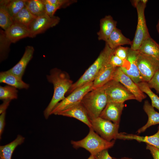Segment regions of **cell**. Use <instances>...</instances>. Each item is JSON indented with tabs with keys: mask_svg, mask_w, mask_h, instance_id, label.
<instances>
[{
	"mask_svg": "<svg viewBox=\"0 0 159 159\" xmlns=\"http://www.w3.org/2000/svg\"><path fill=\"white\" fill-rule=\"evenodd\" d=\"M87 159H97L95 155H90Z\"/></svg>",
	"mask_w": 159,
	"mask_h": 159,
	"instance_id": "42",
	"label": "cell"
},
{
	"mask_svg": "<svg viewBox=\"0 0 159 159\" xmlns=\"http://www.w3.org/2000/svg\"><path fill=\"white\" fill-rule=\"evenodd\" d=\"M139 54L138 51L129 50L127 59L123 66L120 67L122 72L129 77L136 84L143 82L138 68L137 59Z\"/></svg>",
	"mask_w": 159,
	"mask_h": 159,
	"instance_id": "11",
	"label": "cell"
},
{
	"mask_svg": "<svg viewBox=\"0 0 159 159\" xmlns=\"http://www.w3.org/2000/svg\"><path fill=\"white\" fill-rule=\"evenodd\" d=\"M156 28L158 32V33L159 35V19L158 20L157 23L156 25Z\"/></svg>",
	"mask_w": 159,
	"mask_h": 159,
	"instance_id": "41",
	"label": "cell"
},
{
	"mask_svg": "<svg viewBox=\"0 0 159 159\" xmlns=\"http://www.w3.org/2000/svg\"><path fill=\"white\" fill-rule=\"evenodd\" d=\"M6 111L1 113L0 116V137H1L4 130L5 125V117Z\"/></svg>",
	"mask_w": 159,
	"mask_h": 159,
	"instance_id": "39",
	"label": "cell"
},
{
	"mask_svg": "<svg viewBox=\"0 0 159 159\" xmlns=\"http://www.w3.org/2000/svg\"><path fill=\"white\" fill-rule=\"evenodd\" d=\"M25 138L18 135L16 138L9 143L0 146V159H11L12 154L19 145L24 143Z\"/></svg>",
	"mask_w": 159,
	"mask_h": 159,
	"instance_id": "24",
	"label": "cell"
},
{
	"mask_svg": "<svg viewBox=\"0 0 159 159\" xmlns=\"http://www.w3.org/2000/svg\"><path fill=\"white\" fill-rule=\"evenodd\" d=\"M93 89V82L76 89L57 104L51 112L50 115H57L59 112L80 103L85 95Z\"/></svg>",
	"mask_w": 159,
	"mask_h": 159,
	"instance_id": "6",
	"label": "cell"
},
{
	"mask_svg": "<svg viewBox=\"0 0 159 159\" xmlns=\"http://www.w3.org/2000/svg\"><path fill=\"white\" fill-rule=\"evenodd\" d=\"M26 0H4L6 7L13 19L25 6Z\"/></svg>",
	"mask_w": 159,
	"mask_h": 159,
	"instance_id": "28",
	"label": "cell"
},
{
	"mask_svg": "<svg viewBox=\"0 0 159 159\" xmlns=\"http://www.w3.org/2000/svg\"><path fill=\"white\" fill-rule=\"evenodd\" d=\"M45 6L46 14L51 17L54 16V14L58 9L61 8L56 5L49 4L43 0Z\"/></svg>",
	"mask_w": 159,
	"mask_h": 159,
	"instance_id": "34",
	"label": "cell"
},
{
	"mask_svg": "<svg viewBox=\"0 0 159 159\" xmlns=\"http://www.w3.org/2000/svg\"><path fill=\"white\" fill-rule=\"evenodd\" d=\"M107 102L124 103L126 101L135 100V96L120 82L112 80L103 86Z\"/></svg>",
	"mask_w": 159,
	"mask_h": 159,
	"instance_id": "7",
	"label": "cell"
},
{
	"mask_svg": "<svg viewBox=\"0 0 159 159\" xmlns=\"http://www.w3.org/2000/svg\"><path fill=\"white\" fill-rule=\"evenodd\" d=\"M11 100H3V102L0 105V113L1 114L3 112L6 111V110L8 107L9 103Z\"/></svg>",
	"mask_w": 159,
	"mask_h": 159,
	"instance_id": "40",
	"label": "cell"
},
{
	"mask_svg": "<svg viewBox=\"0 0 159 159\" xmlns=\"http://www.w3.org/2000/svg\"><path fill=\"white\" fill-rule=\"evenodd\" d=\"M45 1L49 4L58 5L61 8L65 7L75 1V0H45Z\"/></svg>",
	"mask_w": 159,
	"mask_h": 159,
	"instance_id": "36",
	"label": "cell"
},
{
	"mask_svg": "<svg viewBox=\"0 0 159 159\" xmlns=\"http://www.w3.org/2000/svg\"><path fill=\"white\" fill-rule=\"evenodd\" d=\"M18 90L16 88L10 86L0 87V99L1 100H12L18 97Z\"/></svg>",
	"mask_w": 159,
	"mask_h": 159,
	"instance_id": "31",
	"label": "cell"
},
{
	"mask_svg": "<svg viewBox=\"0 0 159 159\" xmlns=\"http://www.w3.org/2000/svg\"><path fill=\"white\" fill-rule=\"evenodd\" d=\"M146 149L150 151L153 159H159V149L148 144H146Z\"/></svg>",
	"mask_w": 159,
	"mask_h": 159,
	"instance_id": "37",
	"label": "cell"
},
{
	"mask_svg": "<svg viewBox=\"0 0 159 159\" xmlns=\"http://www.w3.org/2000/svg\"><path fill=\"white\" fill-rule=\"evenodd\" d=\"M117 67L112 66L109 63L105 66L93 82V89L102 87L112 80Z\"/></svg>",
	"mask_w": 159,
	"mask_h": 159,
	"instance_id": "18",
	"label": "cell"
},
{
	"mask_svg": "<svg viewBox=\"0 0 159 159\" xmlns=\"http://www.w3.org/2000/svg\"><path fill=\"white\" fill-rule=\"evenodd\" d=\"M112 159H132L130 158H126V157H123V158H117L113 157L112 158Z\"/></svg>",
	"mask_w": 159,
	"mask_h": 159,
	"instance_id": "43",
	"label": "cell"
},
{
	"mask_svg": "<svg viewBox=\"0 0 159 159\" xmlns=\"http://www.w3.org/2000/svg\"><path fill=\"white\" fill-rule=\"evenodd\" d=\"M124 62L125 61L113 53L110 58L109 63L114 67H121L123 65Z\"/></svg>",
	"mask_w": 159,
	"mask_h": 159,
	"instance_id": "35",
	"label": "cell"
},
{
	"mask_svg": "<svg viewBox=\"0 0 159 159\" xmlns=\"http://www.w3.org/2000/svg\"><path fill=\"white\" fill-rule=\"evenodd\" d=\"M95 156L97 159H113L109 155L107 150H102Z\"/></svg>",
	"mask_w": 159,
	"mask_h": 159,
	"instance_id": "38",
	"label": "cell"
},
{
	"mask_svg": "<svg viewBox=\"0 0 159 159\" xmlns=\"http://www.w3.org/2000/svg\"><path fill=\"white\" fill-rule=\"evenodd\" d=\"M138 51L159 61V44L151 37L143 42Z\"/></svg>",
	"mask_w": 159,
	"mask_h": 159,
	"instance_id": "20",
	"label": "cell"
},
{
	"mask_svg": "<svg viewBox=\"0 0 159 159\" xmlns=\"http://www.w3.org/2000/svg\"><path fill=\"white\" fill-rule=\"evenodd\" d=\"M117 139L123 140H135L138 142H145L159 149V126L157 132L152 135L141 136L125 132H120L118 133Z\"/></svg>",
	"mask_w": 159,
	"mask_h": 159,
	"instance_id": "17",
	"label": "cell"
},
{
	"mask_svg": "<svg viewBox=\"0 0 159 159\" xmlns=\"http://www.w3.org/2000/svg\"><path fill=\"white\" fill-rule=\"evenodd\" d=\"M130 48L120 46L115 49L113 54L124 61L127 57Z\"/></svg>",
	"mask_w": 159,
	"mask_h": 159,
	"instance_id": "32",
	"label": "cell"
},
{
	"mask_svg": "<svg viewBox=\"0 0 159 159\" xmlns=\"http://www.w3.org/2000/svg\"><path fill=\"white\" fill-rule=\"evenodd\" d=\"M115 49H111L105 43V47L94 63L83 75L73 83L67 92L70 94L76 89L91 82H93L100 70L109 62Z\"/></svg>",
	"mask_w": 159,
	"mask_h": 159,
	"instance_id": "2",
	"label": "cell"
},
{
	"mask_svg": "<svg viewBox=\"0 0 159 159\" xmlns=\"http://www.w3.org/2000/svg\"><path fill=\"white\" fill-rule=\"evenodd\" d=\"M137 63L143 82H148L159 70V61L139 53L137 57Z\"/></svg>",
	"mask_w": 159,
	"mask_h": 159,
	"instance_id": "9",
	"label": "cell"
},
{
	"mask_svg": "<svg viewBox=\"0 0 159 159\" xmlns=\"http://www.w3.org/2000/svg\"><path fill=\"white\" fill-rule=\"evenodd\" d=\"M143 109L148 117L147 123L144 126L139 129L137 132L138 134L144 132L150 127L159 124V112L156 111L154 107L147 100L144 103Z\"/></svg>",
	"mask_w": 159,
	"mask_h": 159,
	"instance_id": "21",
	"label": "cell"
},
{
	"mask_svg": "<svg viewBox=\"0 0 159 159\" xmlns=\"http://www.w3.org/2000/svg\"><path fill=\"white\" fill-rule=\"evenodd\" d=\"M118 81L127 89L135 97L136 100L141 102L146 97L133 81L124 73L120 67H117L114 74L112 80Z\"/></svg>",
	"mask_w": 159,
	"mask_h": 159,
	"instance_id": "12",
	"label": "cell"
},
{
	"mask_svg": "<svg viewBox=\"0 0 159 159\" xmlns=\"http://www.w3.org/2000/svg\"><path fill=\"white\" fill-rule=\"evenodd\" d=\"M149 87L154 89L159 94V70L155 74L151 79L148 82Z\"/></svg>",
	"mask_w": 159,
	"mask_h": 159,
	"instance_id": "33",
	"label": "cell"
},
{
	"mask_svg": "<svg viewBox=\"0 0 159 159\" xmlns=\"http://www.w3.org/2000/svg\"><path fill=\"white\" fill-rule=\"evenodd\" d=\"M6 36L12 43H14L22 39L29 37V29L20 24L14 23L6 30L4 31Z\"/></svg>",
	"mask_w": 159,
	"mask_h": 159,
	"instance_id": "19",
	"label": "cell"
},
{
	"mask_svg": "<svg viewBox=\"0 0 159 159\" xmlns=\"http://www.w3.org/2000/svg\"><path fill=\"white\" fill-rule=\"evenodd\" d=\"M136 84L140 90L147 94L150 98L152 106L159 111V97L151 90L148 83L142 82Z\"/></svg>",
	"mask_w": 159,
	"mask_h": 159,
	"instance_id": "29",
	"label": "cell"
},
{
	"mask_svg": "<svg viewBox=\"0 0 159 159\" xmlns=\"http://www.w3.org/2000/svg\"><path fill=\"white\" fill-rule=\"evenodd\" d=\"M60 20V18L58 16H54L51 17L46 14L37 17L29 27V37H34L49 28L55 26L59 23Z\"/></svg>",
	"mask_w": 159,
	"mask_h": 159,
	"instance_id": "10",
	"label": "cell"
},
{
	"mask_svg": "<svg viewBox=\"0 0 159 159\" xmlns=\"http://www.w3.org/2000/svg\"><path fill=\"white\" fill-rule=\"evenodd\" d=\"M36 17L25 6L16 15L13 20L14 23L20 24L28 29L30 24Z\"/></svg>",
	"mask_w": 159,
	"mask_h": 159,
	"instance_id": "25",
	"label": "cell"
},
{
	"mask_svg": "<svg viewBox=\"0 0 159 159\" xmlns=\"http://www.w3.org/2000/svg\"><path fill=\"white\" fill-rule=\"evenodd\" d=\"M34 52V48L33 46H27L20 60L7 71L22 78L28 64L33 57Z\"/></svg>",
	"mask_w": 159,
	"mask_h": 159,
	"instance_id": "15",
	"label": "cell"
},
{
	"mask_svg": "<svg viewBox=\"0 0 159 159\" xmlns=\"http://www.w3.org/2000/svg\"><path fill=\"white\" fill-rule=\"evenodd\" d=\"M11 43L6 37L5 31L0 29V58L2 61L7 57L9 51L10 46Z\"/></svg>",
	"mask_w": 159,
	"mask_h": 159,
	"instance_id": "30",
	"label": "cell"
},
{
	"mask_svg": "<svg viewBox=\"0 0 159 159\" xmlns=\"http://www.w3.org/2000/svg\"></svg>",
	"mask_w": 159,
	"mask_h": 159,
	"instance_id": "44",
	"label": "cell"
},
{
	"mask_svg": "<svg viewBox=\"0 0 159 159\" xmlns=\"http://www.w3.org/2000/svg\"><path fill=\"white\" fill-rule=\"evenodd\" d=\"M48 81L53 84L54 92L49 104L44 111V115L47 119L57 104L65 98L73 84L69 74L66 72L54 68L51 69L49 74L47 75Z\"/></svg>",
	"mask_w": 159,
	"mask_h": 159,
	"instance_id": "1",
	"label": "cell"
},
{
	"mask_svg": "<svg viewBox=\"0 0 159 159\" xmlns=\"http://www.w3.org/2000/svg\"><path fill=\"white\" fill-rule=\"evenodd\" d=\"M107 102L103 86L94 89L84 97L81 103L90 120L99 117Z\"/></svg>",
	"mask_w": 159,
	"mask_h": 159,
	"instance_id": "3",
	"label": "cell"
},
{
	"mask_svg": "<svg viewBox=\"0 0 159 159\" xmlns=\"http://www.w3.org/2000/svg\"><path fill=\"white\" fill-rule=\"evenodd\" d=\"M106 43L112 49L124 45H131L132 41L125 36L120 30L116 27L112 32Z\"/></svg>",
	"mask_w": 159,
	"mask_h": 159,
	"instance_id": "23",
	"label": "cell"
},
{
	"mask_svg": "<svg viewBox=\"0 0 159 159\" xmlns=\"http://www.w3.org/2000/svg\"><path fill=\"white\" fill-rule=\"evenodd\" d=\"M148 1L147 0L132 1V4L136 8L138 15L136 29L130 47L134 50L138 51L143 42L151 37L146 25L144 14Z\"/></svg>",
	"mask_w": 159,
	"mask_h": 159,
	"instance_id": "5",
	"label": "cell"
},
{
	"mask_svg": "<svg viewBox=\"0 0 159 159\" xmlns=\"http://www.w3.org/2000/svg\"><path fill=\"white\" fill-rule=\"evenodd\" d=\"M25 6L36 17L46 14L45 4L43 0H26Z\"/></svg>",
	"mask_w": 159,
	"mask_h": 159,
	"instance_id": "26",
	"label": "cell"
},
{
	"mask_svg": "<svg viewBox=\"0 0 159 159\" xmlns=\"http://www.w3.org/2000/svg\"><path fill=\"white\" fill-rule=\"evenodd\" d=\"M71 143L74 148H83L89 151L91 155H95L102 150L112 147L115 143V140L108 141L105 140L91 127L85 138L78 141L72 140Z\"/></svg>",
	"mask_w": 159,
	"mask_h": 159,
	"instance_id": "4",
	"label": "cell"
},
{
	"mask_svg": "<svg viewBox=\"0 0 159 159\" xmlns=\"http://www.w3.org/2000/svg\"><path fill=\"white\" fill-rule=\"evenodd\" d=\"M117 21L111 15H107L100 21V29L97 33L99 40L107 42L109 36L116 27Z\"/></svg>",
	"mask_w": 159,
	"mask_h": 159,
	"instance_id": "16",
	"label": "cell"
},
{
	"mask_svg": "<svg viewBox=\"0 0 159 159\" xmlns=\"http://www.w3.org/2000/svg\"><path fill=\"white\" fill-rule=\"evenodd\" d=\"M124 106V103L107 102L99 117L119 124L121 115Z\"/></svg>",
	"mask_w": 159,
	"mask_h": 159,
	"instance_id": "13",
	"label": "cell"
},
{
	"mask_svg": "<svg viewBox=\"0 0 159 159\" xmlns=\"http://www.w3.org/2000/svg\"><path fill=\"white\" fill-rule=\"evenodd\" d=\"M0 82L19 89H27L29 85L24 82L22 78L7 71L0 73Z\"/></svg>",
	"mask_w": 159,
	"mask_h": 159,
	"instance_id": "22",
	"label": "cell"
},
{
	"mask_svg": "<svg viewBox=\"0 0 159 159\" xmlns=\"http://www.w3.org/2000/svg\"><path fill=\"white\" fill-rule=\"evenodd\" d=\"M13 18L9 13L5 6L4 0L0 1V26L4 30H6L13 24Z\"/></svg>",
	"mask_w": 159,
	"mask_h": 159,
	"instance_id": "27",
	"label": "cell"
},
{
	"mask_svg": "<svg viewBox=\"0 0 159 159\" xmlns=\"http://www.w3.org/2000/svg\"><path fill=\"white\" fill-rule=\"evenodd\" d=\"M94 131L105 140L111 141L117 139L119 124L99 117L91 120Z\"/></svg>",
	"mask_w": 159,
	"mask_h": 159,
	"instance_id": "8",
	"label": "cell"
},
{
	"mask_svg": "<svg viewBox=\"0 0 159 159\" xmlns=\"http://www.w3.org/2000/svg\"><path fill=\"white\" fill-rule=\"evenodd\" d=\"M57 115L75 118L92 127L91 121L81 103L59 112Z\"/></svg>",
	"mask_w": 159,
	"mask_h": 159,
	"instance_id": "14",
	"label": "cell"
}]
</instances>
